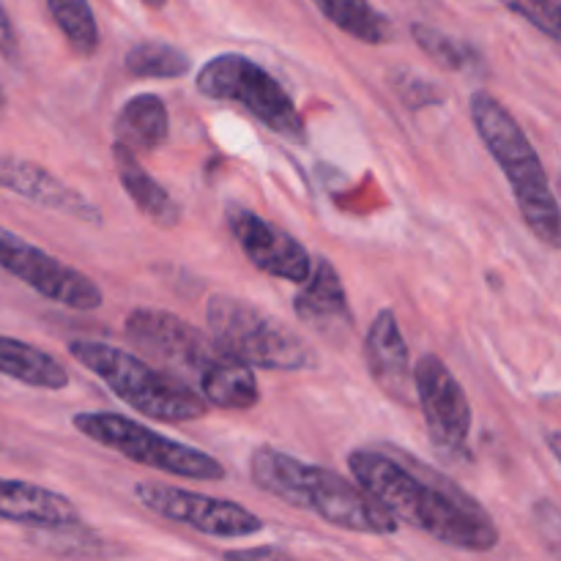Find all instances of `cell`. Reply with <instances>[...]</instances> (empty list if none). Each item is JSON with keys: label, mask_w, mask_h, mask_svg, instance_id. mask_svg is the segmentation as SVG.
<instances>
[{"label": "cell", "mask_w": 561, "mask_h": 561, "mask_svg": "<svg viewBox=\"0 0 561 561\" xmlns=\"http://www.w3.org/2000/svg\"><path fill=\"white\" fill-rule=\"evenodd\" d=\"M348 469L398 524H409L455 551L485 553L499 546V529L485 510L447 477L436 471L420 477L400 460L370 449H354Z\"/></svg>", "instance_id": "6da1fadb"}, {"label": "cell", "mask_w": 561, "mask_h": 561, "mask_svg": "<svg viewBox=\"0 0 561 561\" xmlns=\"http://www.w3.org/2000/svg\"><path fill=\"white\" fill-rule=\"evenodd\" d=\"M250 474L257 488L279 502L312 513L323 524L356 535L387 537L400 529L398 520L359 485L321 466L305 463L279 449L261 447L250 458Z\"/></svg>", "instance_id": "7a4b0ae2"}, {"label": "cell", "mask_w": 561, "mask_h": 561, "mask_svg": "<svg viewBox=\"0 0 561 561\" xmlns=\"http://www.w3.org/2000/svg\"><path fill=\"white\" fill-rule=\"evenodd\" d=\"M469 110L482 142L491 151V157L502 164L504 175H507L510 186H513L515 203H518L524 222L529 225V230L542 244L559 250V203L551 190L546 168H542L540 157H537L526 131L520 129L513 113L488 91L471 93Z\"/></svg>", "instance_id": "3957f363"}, {"label": "cell", "mask_w": 561, "mask_h": 561, "mask_svg": "<svg viewBox=\"0 0 561 561\" xmlns=\"http://www.w3.org/2000/svg\"><path fill=\"white\" fill-rule=\"evenodd\" d=\"M69 354L146 420L184 425L208 414V403L190 383L168 370H157L129 351L96 340H71Z\"/></svg>", "instance_id": "277c9868"}, {"label": "cell", "mask_w": 561, "mask_h": 561, "mask_svg": "<svg viewBox=\"0 0 561 561\" xmlns=\"http://www.w3.org/2000/svg\"><path fill=\"white\" fill-rule=\"evenodd\" d=\"M206 321L211 337L230 356L257 370L299 373L321 367L318 354L305 340L244 299L225 294L211 296L206 305Z\"/></svg>", "instance_id": "5b68a950"}, {"label": "cell", "mask_w": 561, "mask_h": 561, "mask_svg": "<svg viewBox=\"0 0 561 561\" xmlns=\"http://www.w3.org/2000/svg\"><path fill=\"white\" fill-rule=\"evenodd\" d=\"M75 431L102 447L115 449L131 463H140L146 469H157L162 474L184 477V480L219 482L225 480V466L217 458L206 455L203 449L181 444L175 438L159 436L157 431H148L140 422L129 420L124 414H110V411H82L71 416Z\"/></svg>", "instance_id": "8992f818"}, {"label": "cell", "mask_w": 561, "mask_h": 561, "mask_svg": "<svg viewBox=\"0 0 561 561\" xmlns=\"http://www.w3.org/2000/svg\"><path fill=\"white\" fill-rule=\"evenodd\" d=\"M197 91L217 102H233L255 115L277 135L305 140V121L283 85L247 55L225 53L203 64L195 80Z\"/></svg>", "instance_id": "52a82bcc"}, {"label": "cell", "mask_w": 561, "mask_h": 561, "mask_svg": "<svg viewBox=\"0 0 561 561\" xmlns=\"http://www.w3.org/2000/svg\"><path fill=\"white\" fill-rule=\"evenodd\" d=\"M126 334L131 343L164 367L170 376L181 378L201 389V383L228 359V351L214 337L203 334L190 321L175 312L153 310V307H137L126 318Z\"/></svg>", "instance_id": "ba28073f"}, {"label": "cell", "mask_w": 561, "mask_h": 561, "mask_svg": "<svg viewBox=\"0 0 561 561\" xmlns=\"http://www.w3.org/2000/svg\"><path fill=\"white\" fill-rule=\"evenodd\" d=\"M0 268L14 274L20 283L42 294L44 299L58 301L69 310L91 312L99 310L104 301L102 288L91 277L66 266L58 257L47 255L44 250L33 247L31 241L11 233L3 225H0Z\"/></svg>", "instance_id": "9c48e42d"}, {"label": "cell", "mask_w": 561, "mask_h": 561, "mask_svg": "<svg viewBox=\"0 0 561 561\" xmlns=\"http://www.w3.org/2000/svg\"><path fill=\"white\" fill-rule=\"evenodd\" d=\"M135 496L142 507L157 513L159 518L184 524L206 537H225L239 540L263 531V520L241 504L228 499H211L203 493L184 491V488L162 485V482H137Z\"/></svg>", "instance_id": "30bf717a"}, {"label": "cell", "mask_w": 561, "mask_h": 561, "mask_svg": "<svg viewBox=\"0 0 561 561\" xmlns=\"http://www.w3.org/2000/svg\"><path fill=\"white\" fill-rule=\"evenodd\" d=\"M414 389L427 436L442 455H463L469 447L471 405L442 356L425 354L414 367Z\"/></svg>", "instance_id": "8fae6325"}, {"label": "cell", "mask_w": 561, "mask_h": 561, "mask_svg": "<svg viewBox=\"0 0 561 561\" xmlns=\"http://www.w3.org/2000/svg\"><path fill=\"white\" fill-rule=\"evenodd\" d=\"M228 228L233 233L236 244L247 255V261L261 268L268 277L285 279V283L301 285L310 277L312 257L307 255L305 247L277 228L268 219L257 217L255 211H247L241 206L228 208Z\"/></svg>", "instance_id": "7c38bea8"}, {"label": "cell", "mask_w": 561, "mask_h": 561, "mask_svg": "<svg viewBox=\"0 0 561 561\" xmlns=\"http://www.w3.org/2000/svg\"><path fill=\"white\" fill-rule=\"evenodd\" d=\"M0 186L25 197V201L36 203V206L66 214V217L77 219V222H104L102 211L85 195L71 190L58 175H53L42 164L31 162V159L14 157V153H0Z\"/></svg>", "instance_id": "4fadbf2b"}, {"label": "cell", "mask_w": 561, "mask_h": 561, "mask_svg": "<svg viewBox=\"0 0 561 561\" xmlns=\"http://www.w3.org/2000/svg\"><path fill=\"white\" fill-rule=\"evenodd\" d=\"M294 312L301 323L327 337H337L340 332H351L354 316L348 307V294L340 279L337 268L321 257L310 268V277L301 283V290L294 299Z\"/></svg>", "instance_id": "5bb4252c"}, {"label": "cell", "mask_w": 561, "mask_h": 561, "mask_svg": "<svg viewBox=\"0 0 561 561\" xmlns=\"http://www.w3.org/2000/svg\"><path fill=\"white\" fill-rule=\"evenodd\" d=\"M365 356L370 376L378 387L398 403H409V381H411V356L405 345L400 323L392 310H381L376 321L370 323L365 337Z\"/></svg>", "instance_id": "9a60e30c"}, {"label": "cell", "mask_w": 561, "mask_h": 561, "mask_svg": "<svg viewBox=\"0 0 561 561\" xmlns=\"http://www.w3.org/2000/svg\"><path fill=\"white\" fill-rule=\"evenodd\" d=\"M0 520L36 529H66L80 524V510L49 488L22 480H0Z\"/></svg>", "instance_id": "2e32d148"}, {"label": "cell", "mask_w": 561, "mask_h": 561, "mask_svg": "<svg viewBox=\"0 0 561 561\" xmlns=\"http://www.w3.org/2000/svg\"><path fill=\"white\" fill-rule=\"evenodd\" d=\"M113 159H115V173H118V181L124 184L126 195L131 197L137 208L146 214L151 222H157L159 228H175L181 222V208L179 203L173 201L168 190L148 173L140 164L135 151L124 146V142L115 140L113 146Z\"/></svg>", "instance_id": "e0dca14e"}, {"label": "cell", "mask_w": 561, "mask_h": 561, "mask_svg": "<svg viewBox=\"0 0 561 561\" xmlns=\"http://www.w3.org/2000/svg\"><path fill=\"white\" fill-rule=\"evenodd\" d=\"M170 115L157 93H137L115 115V140L135 153H151L168 140Z\"/></svg>", "instance_id": "ac0fdd59"}, {"label": "cell", "mask_w": 561, "mask_h": 561, "mask_svg": "<svg viewBox=\"0 0 561 561\" xmlns=\"http://www.w3.org/2000/svg\"><path fill=\"white\" fill-rule=\"evenodd\" d=\"M0 376L14 378L25 387L49 389V392L69 387V370L55 356L22 340L3 337V334H0Z\"/></svg>", "instance_id": "d6986e66"}, {"label": "cell", "mask_w": 561, "mask_h": 561, "mask_svg": "<svg viewBox=\"0 0 561 561\" xmlns=\"http://www.w3.org/2000/svg\"><path fill=\"white\" fill-rule=\"evenodd\" d=\"M312 3L334 27L354 36L356 42L383 44L389 38V22L378 14L370 0H312Z\"/></svg>", "instance_id": "ffe728a7"}, {"label": "cell", "mask_w": 561, "mask_h": 561, "mask_svg": "<svg viewBox=\"0 0 561 561\" xmlns=\"http://www.w3.org/2000/svg\"><path fill=\"white\" fill-rule=\"evenodd\" d=\"M190 66V55L168 42H137L126 53V71L142 80H179Z\"/></svg>", "instance_id": "44dd1931"}, {"label": "cell", "mask_w": 561, "mask_h": 561, "mask_svg": "<svg viewBox=\"0 0 561 561\" xmlns=\"http://www.w3.org/2000/svg\"><path fill=\"white\" fill-rule=\"evenodd\" d=\"M47 9L71 53L80 58H93L99 49V25L91 3L88 0H47Z\"/></svg>", "instance_id": "7402d4cb"}, {"label": "cell", "mask_w": 561, "mask_h": 561, "mask_svg": "<svg viewBox=\"0 0 561 561\" xmlns=\"http://www.w3.org/2000/svg\"><path fill=\"white\" fill-rule=\"evenodd\" d=\"M411 36H414L416 47L425 55H431L433 64L442 66V69L466 71L474 66V49L466 42H460V38L438 31V27L414 22V25H411Z\"/></svg>", "instance_id": "603a6c76"}, {"label": "cell", "mask_w": 561, "mask_h": 561, "mask_svg": "<svg viewBox=\"0 0 561 561\" xmlns=\"http://www.w3.org/2000/svg\"><path fill=\"white\" fill-rule=\"evenodd\" d=\"M502 3L518 16H524L526 22H531L537 31L546 33L551 42H559L561 38L559 0H502Z\"/></svg>", "instance_id": "cb8c5ba5"}, {"label": "cell", "mask_w": 561, "mask_h": 561, "mask_svg": "<svg viewBox=\"0 0 561 561\" xmlns=\"http://www.w3.org/2000/svg\"><path fill=\"white\" fill-rule=\"evenodd\" d=\"M0 55L5 60L20 58V38H16L14 25H11L9 14H5L3 3H0Z\"/></svg>", "instance_id": "d4e9b609"}, {"label": "cell", "mask_w": 561, "mask_h": 561, "mask_svg": "<svg viewBox=\"0 0 561 561\" xmlns=\"http://www.w3.org/2000/svg\"><path fill=\"white\" fill-rule=\"evenodd\" d=\"M288 557V551L277 546L266 548H247V551H225V559H283Z\"/></svg>", "instance_id": "484cf974"}, {"label": "cell", "mask_w": 561, "mask_h": 561, "mask_svg": "<svg viewBox=\"0 0 561 561\" xmlns=\"http://www.w3.org/2000/svg\"><path fill=\"white\" fill-rule=\"evenodd\" d=\"M140 3L148 5V9L159 11V9H164V5H168V0H140Z\"/></svg>", "instance_id": "4316f807"}, {"label": "cell", "mask_w": 561, "mask_h": 561, "mask_svg": "<svg viewBox=\"0 0 561 561\" xmlns=\"http://www.w3.org/2000/svg\"><path fill=\"white\" fill-rule=\"evenodd\" d=\"M3 104H5V96H3V88H0V110H3Z\"/></svg>", "instance_id": "83f0119b"}]
</instances>
